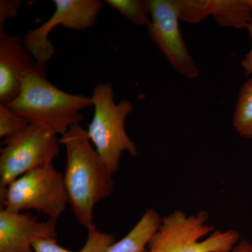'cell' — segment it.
Instances as JSON below:
<instances>
[{
  "instance_id": "obj_1",
  "label": "cell",
  "mask_w": 252,
  "mask_h": 252,
  "mask_svg": "<svg viewBox=\"0 0 252 252\" xmlns=\"http://www.w3.org/2000/svg\"><path fill=\"white\" fill-rule=\"evenodd\" d=\"M66 151L63 173L69 205L79 223L87 229L94 225L95 205L112 195V172L93 147L85 129L74 125L60 138Z\"/></svg>"
},
{
  "instance_id": "obj_2",
  "label": "cell",
  "mask_w": 252,
  "mask_h": 252,
  "mask_svg": "<svg viewBox=\"0 0 252 252\" xmlns=\"http://www.w3.org/2000/svg\"><path fill=\"white\" fill-rule=\"evenodd\" d=\"M43 65L23 74L19 94L6 105L28 124L42 126L62 136L84 120L81 110L93 106L92 99L68 94L53 85L46 79Z\"/></svg>"
},
{
  "instance_id": "obj_3",
  "label": "cell",
  "mask_w": 252,
  "mask_h": 252,
  "mask_svg": "<svg viewBox=\"0 0 252 252\" xmlns=\"http://www.w3.org/2000/svg\"><path fill=\"white\" fill-rule=\"evenodd\" d=\"M208 220L205 211L189 215L175 210L162 217L145 252H229L240 241V233L215 230Z\"/></svg>"
},
{
  "instance_id": "obj_4",
  "label": "cell",
  "mask_w": 252,
  "mask_h": 252,
  "mask_svg": "<svg viewBox=\"0 0 252 252\" xmlns=\"http://www.w3.org/2000/svg\"><path fill=\"white\" fill-rule=\"evenodd\" d=\"M91 99L94 114L86 132L102 161L114 174L124 152L134 157L137 154V147L125 129L126 119L133 105L128 99L116 103L113 86L109 82L94 86Z\"/></svg>"
},
{
  "instance_id": "obj_5",
  "label": "cell",
  "mask_w": 252,
  "mask_h": 252,
  "mask_svg": "<svg viewBox=\"0 0 252 252\" xmlns=\"http://www.w3.org/2000/svg\"><path fill=\"white\" fill-rule=\"evenodd\" d=\"M0 150V198L8 186L24 174L53 164L60 154V139L46 127L29 124L4 139Z\"/></svg>"
},
{
  "instance_id": "obj_6",
  "label": "cell",
  "mask_w": 252,
  "mask_h": 252,
  "mask_svg": "<svg viewBox=\"0 0 252 252\" xmlns=\"http://www.w3.org/2000/svg\"><path fill=\"white\" fill-rule=\"evenodd\" d=\"M0 201L9 211L36 210L56 221L69 204L63 173L53 164L18 177L8 186Z\"/></svg>"
},
{
  "instance_id": "obj_7",
  "label": "cell",
  "mask_w": 252,
  "mask_h": 252,
  "mask_svg": "<svg viewBox=\"0 0 252 252\" xmlns=\"http://www.w3.org/2000/svg\"><path fill=\"white\" fill-rule=\"evenodd\" d=\"M52 16L36 29L28 32L23 44L37 63L45 64L54 56V46L49 39L51 32L62 25L73 31L92 28L103 6L100 0H54Z\"/></svg>"
},
{
  "instance_id": "obj_8",
  "label": "cell",
  "mask_w": 252,
  "mask_h": 252,
  "mask_svg": "<svg viewBox=\"0 0 252 252\" xmlns=\"http://www.w3.org/2000/svg\"><path fill=\"white\" fill-rule=\"evenodd\" d=\"M147 3L151 18L147 29L151 40L177 72L188 79L198 77V69L181 34L175 0H147Z\"/></svg>"
},
{
  "instance_id": "obj_9",
  "label": "cell",
  "mask_w": 252,
  "mask_h": 252,
  "mask_svg": "<svg viewBox=\"0 0 252 252\" xmlns=\"http://www.w3.org/2000/svg\"><path fill=\"white\" fill-rule=\"evenodd\" d=\"M57 239L56 220L39 221L31 214L0 210V252H35L38 240Z\"/></svg>"
},
{
  "instance_id": "obj_10",
  "label": "cell",
  "mask_w": 252,
  "mask_h": 252,
  "mask_svg": "<svg viewBox=\"0 0 252 252\" xmlns=\"http://www.w3.org/2000/svg\"><path fill=\"white\" fill-rule=\"evenodd\" d=\"M34 59L23 38L0 31V104L6 105L16 98L23 74L36 67Z\"/></svg>"
},
{
  "instance_id": "obj_11",
  "label": "cell",
  "mask_w": 252,
  "mask_h": 252,
  "mask_svg": "<svg viewBox=\"0 0 252 252\" xmlns=\"http://www.w3.org/2000/svg\"><path fill=\"white\" fill-rule=\"evenodd\" d=\"M161 219L154 209L144 212L135 226L122 239L114 242L105 252H145Z\"/></svg>"
},
{
  "instance_id": "obj_12",
  "label": "cell",
  "mask_w": 252,
  "mask_h": 252,
  "mask_svg": "<svg viewBox=\"0 0 252 252\" xmlns=\"http://www.w3.org/2000/svg\"><path fill=\"white\" fill-rule=\"evenodd\" d=\"M211 15L220 27L247 28L252 20V0H212Z\"/></svg>"
},
{
  "instance_id": "obj_13",
  "label": "cell",
  "mask_w": 252,
  "mask_h": 252,
  "mask_svg": "<svg viewBox=\"0 0 252 252\" xmlns=\"http://www.w3.org/2000/svg\"><path fill=\"white\" fill-rule=\"evenodd\" d=\"M87 240L84 246L79 251L73 252L63 248L55 240H38L33 244L35 252H105L115 242L114 235L100 231L95 225L87 228Z\"/></svg>"
},
{
  "instance_id": "obj_14",
  "label": "cell",
  "mask_w": 252,
  "mask_h": 252,
  "mask_svg": "<svg viewBox=\"0 0 252 252\" xmlns=\"http://www.w3.org/2000/svg\"><path fill=\"white\" fill-rule=\"evenodd\" d=\"M233 123L239 135L245 138H252V77L240 89Z\"/></svg>"
},
{
  "instance_id": "obj_15",
  "label": "cell",
  "mask_w": 252,
  "mask_h": 252,
  "mask_svg": "<svg viewBox=\"0 0 252 252\" xmlns=\"http://www.w3.org/2000/svg\"><path fill=\"white\" fill-rule=\"evenodd\" d=\"M104 2L136 26L147 28L151 22L147 0H106Z\"/></svg>"
},
{
  "instance_id": "obj_16",
  "label": "cell",
  "mask_w": 252,
  "mask_h": 252,
  "mask_svg": "<svg viewBox=\"0 0 252 252\" xmlns=\"http://www.w3.org/2000/svg\"><path fill=\"white\" fill-rule=\"evenodd\" d=\"M180 19L196 24L211 15L212 0H175Z\"/></svg>"
},
{
  "instance_id": "obj_17",
  "label": "cell",
  "mask_w": 252,
  "mask_h": 252,
  "mask_svg": "<svg viewBox=\"0 0 252 252\" xmlns=\"http://www.w3.org/2000/svg\"><path fill=\"white\" fill-rule=\"evenodd\" d=\"M22 117L15 114L6 104H0V137L6 138L17 133L28 125Z\"/></svg>"
},
{
  "instance_id": "obj_18",
  "label": "cell",
  "mask_w": 252,
  "mask_h": 252,
  "mask_svg": "<svg viewBox=\"0 0 252 252\" xmlns=\"http://www.w3.org/2000/svg\"><path fill=\"white\" fill-rule=\"evenodd\" d=\"M20 0H1L0 1V31H4L6 21L16 17L21 6Z\"/></svg>"
},
{
  "instance_id": "obj_19",
  "label": "cell",
  "mask_w": 252,
  "mask_h": 252,
  "mask_svg": "<svg viewBox=\"0 0 252 252\" xmlns=\"http://www.w3.org/2000/svg\"><path fill=\"white\" fill-rule=\"evenodd\" d=\"M249 33H250V37H251L252 41V48L250 51H249L248 54L245 55V58L242 61L241 64L245 69V75H250L252 74V20L249 23L248 28Z\"/></svg>"
},
{
  "instance_id": "obj_20",
  "label": "cell",
  "mask_w": 252,
  "mask_h": 252,
  "mask_svg": "<svg viewBox=\"0 0 252 252\" xmlns=\"http://www.w3.org/2000/svg\"><path fill=\"white\" fill-rule=\"evenodd\" d=\"M229 252H252V244L247 240H241Z\"/></svg>"
}]
</instances>
